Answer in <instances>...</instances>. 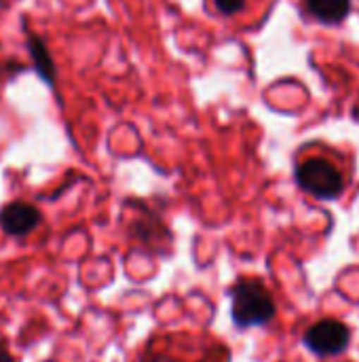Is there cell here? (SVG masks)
<instances>
[{"mask_svg":"<svg viewBox=\"0 0 359 362\" xmlns=\"http://www.w3.org/2000/svg\"><path fill=\"white\" fill-rule=\"evenodd\" d=\"M275 312V301L260 280H239L231 288V316L239 329L264 327Z\"/></svg>","mask_w":359,"mask_h":362,"instance_id":"1","label":"cell"},{"mask_svg":"<svg viewBox=\"0 0 359 362\" xmlns=\"http://www.w3.org/2000/svg\"><path fill=\"white\" fill-rule=\"evenodd\" d=\"M298 187L317 199H336L345 191V176L328 159L313 157L296 168Z\"/></svg>","mask_w":359,"mask_h":362,"instance_id":"2","label":"cell"},{"mask_svg":"<svg viewBox=\"0 0 359 362\" xmlns=\"http://www.w3.org/2000/svg\"><path fill=\"white\" fill-rule=\"evenodd\" d=\"M349 339H351L349 329L341 320H334V318L315 322L313 327H309V331L303 337L305 346L317 356H334V354L345 352L349 346Z\"/></svg>","mask_w":359,"mask_h":362,"instance_id":"3","label":"cell"},{"mask_svg":"<svg viewBox=\"0 0 359 362\" xmlns=\"http://www.w3.org/2000/svg\"><path fill=\"white\" fill-rule=\"evenodd\" d=\"M38 225H40V212L25 202H13L0 210V227L8 235H28Z\"/></svg>","mask_w":359,"mask_h":362,"instance_id":"4","label":"cell"},{"mask_svg":"<svg viewBox=\"0 0 359 362\" xmlns=\"http://www.w3.org/2000/svg\"><path fill=\"white\" fill-rule=\"evenodd\" d=\"M309 13L322 23H341L349 11L351 0H305Z\"/></svg>","mask_w":359,"mask_h":362,"instance_id":"5","label":"cell"},{"mask_svg":"<svg viewBox=\"0 0 359 362\" xmlns=\"http://www.w3.org/2000/svg\"><path fill=\"white\" fill-rule=\"evenodd\" d=\"M28 49H30V55L34 59V66L38 70V74L47 81V83H53L55 81V66H53V59L51 55L47 53L42 40L38 36H30L28 38Z\"/></svg>","mask_w":359,"mask_h":362,"instance_id":"6","label":"cell"},{"mask_svg":"<svg viewBox=\"0 0 359 362\" xmlns=\"http://www.w3.org/2000/svg\"><path fill=\"white\" fill-rule=\"evenodd\" d=\"M216 6L224 15H235L245 8V0H216Z\"/></svg>","mask_w":359,"mask_h":362,"instance_id":"7","label":"cell"},{"mask_svg":"<svg viewBox=\"0 0 359 362\" xmlns=\"http://www.w3.org/2000/svg\"><path fill=\"white\" fill-rule=\"evenodd\" d=\"M0 362H15V358L8 354V350L0 344Z\"/></svg>","mask_w":359,"mask_h":362,"instance_id":"8","label":"cell"}]
</instances>
